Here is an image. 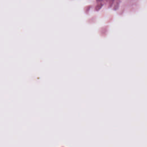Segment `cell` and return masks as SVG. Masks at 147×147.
<instances>
[]
</instances>
